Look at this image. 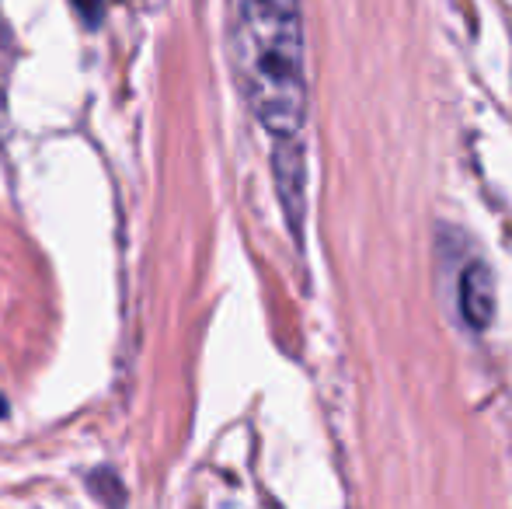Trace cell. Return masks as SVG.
<instances>
[{
	"instance_id": "cell-1",
	"label": "cell",
	"mask_w": 512,
	"mask_h": 509,
	"mask_svg": "<svg viewBox=\"0 0 512 509\" xmlns=\"http://www.w3.org/2000/svg\"><path fill=\"white\" fill-rule=\"evenodd\" d=\"M230 60L251 116L276 140H297L307 123L300 0H230Z\"/></svg>"
},
{
	"instance_id": "cell-2",
	"label": "cell",
	"mask_w": 512,
	"mask_h": 509,
	"mask_svg": "<svg viewBox=\"0 0 512 509\" xmlns=\"http://www.w3.org/2000/svg\"><path fill=\"white\" fill-rule=\"evenodd\" d=\"M272 171H276V189L279 199H283L286 217H290V227L300 238V231H304V203H307V164H304L300 136L297 140H276Z\"/></svg>"
},
{
	"instance_id": "cell-3",
	"label": "cell",
	"mask_w": 512,
	"mask_h": 509,
	"mask_svg": "<svg viewBox=\"0 0 512 509\" xmlns=\"http://www.w3.org/2000/svg\"><path fill=\"white\" fill-rule=\"evenodd\" d=\"M460 290H457V307L460 318L474 332H485L495 318V307H499V293H495V276L485 262H471L460 272Z\"/></svg>"
},
{
	"instance_id": "cell-4",
	"label": "cell",
	"mask_w": 512,
	"mask_h": 509,
	"mask_svg": "<svg viewBox=\"0 0 512 509\" xmlns=\"http://www.w3.org/2000/svg\"><path fill=\"white\" fill-rule=\"evenodd\" d=\"M74 11L84 18V25L95 28L102 21V11H105V0H74Z\"/></svg>"
},
{
	"instance_id": "cell-5",
	"label": "cell",
	"mask_w": 512,
	"mask_h": 509,
	"mask_svg": "<svg viewBox=\"0 0 512 509\" xmlns=\"http://www.w3.org/2000/svg\"><path fill=\"white\" fill-rule=\"evenodd\" d=\"M7 129H11V116H7V98H4V91H0V143H4Z\"/></svg>"
},
{
	"instance_id": "cell-6",
	"label": "cell",
	"mask_w": 512,
	"mask_h": 509,
	"mask_svg": "<svg viewBox=\"0 0 512 509\" xmlns=\"http://www.w3.org/2000/svg\"><path fill=\"white\" fill-rule=\"evenodd\" d=\"M7 412V401H4V394H0V415H4Z\"/></svg>"
}]
</instances>
